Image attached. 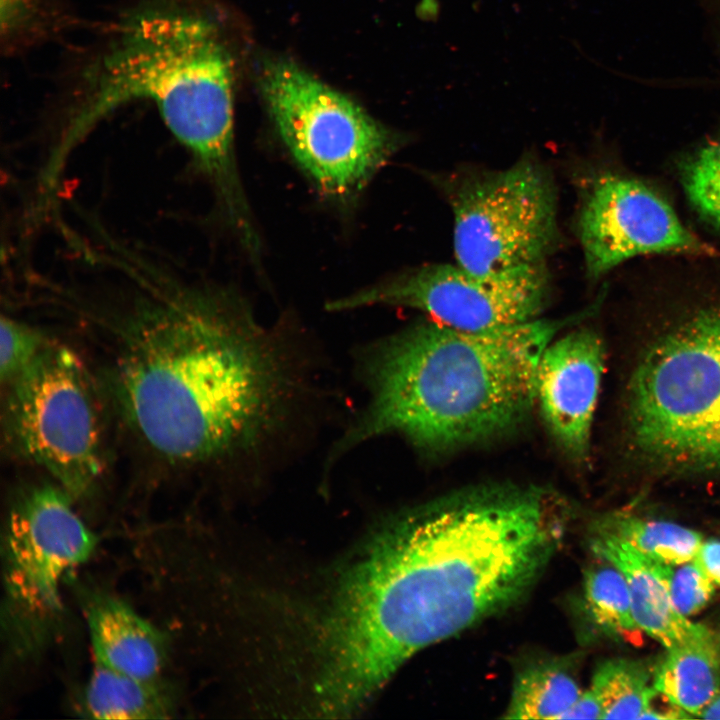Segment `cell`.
<instances>
[{
	"mask_svg": "<svg viewBox=\"0 0 720 720\" xmlns=\"http://www.w3.org/2000/svg\"><path fill=\"white\" fill-rule=\"evenodd\" d=\"M567 502L492 483L395 512L340 567L319 625L337 670L380 691L422 649L520 600L559 547Z\"/></svg>",
	"mask_w": 720,
	"mask_h": 720,
	"instance_id": "obj_1",
	"label": "cell"
},
{
	"mask_svg": "<svg viewBox=\"0 0 720 720\" xmlns=\"http://www.w3.org/2000/svg\"><path fill=\"white\" fill-rule=\"evenodd\" d=\"M151 288L120 325L112 384L128 421L169 459H258L304 396L296 354L231 291Z\"/></svg>",
	"mask_w": 720,
	"mask_h": 720,
	"instance_id": "obj_2",
	"label": "cell"
},
{
	"mask_svg": "<svg viewBox=\"0 0 720 720\" xmlns=\"http://www.w3.org/2000/svg\"><path fill=\"white\" fill-rule=\"evenodd\" d=\"M580 318L485 332L428 318L369 345L360 358L368 403L331 457L387 435L439 454L512 432L536 404L543 351Z\"/></svg>",
	"mask_w": 720,
	"mask_h": 720,
	"instance_id": "obj_3",
	"label": "cell"
},
{
	"mask_svg": "<svg viewBox=\"0 0 720 720\" xmlns=\"http://www.w3.org/2000/svg\"><path fill=\"white\" fill-rule=\"evenodd\" d=\"M235 61L219 23L185 0L145 2L121 17L81 75L47 161L60 172L75 146L108 115L150 101L212 184L232 224L251 218L234 152Z\"/></svg>",
	"mask_w": 720,
	"mask_h": 720,
	"instance_id": "obj_4",
	"label": "cell"
},
{
	"mask_svg": "<svg viewBox=\"0 0 720 720\" xmlns=\"http://www.w3.org/2000/svg\"><path fill=\"white\" fill-rule=\"evenodd\" d=\"M659 320L625 383L628 448L652 472L720 475V294Z\"/></svg>",
	"mask_w": 720,
	"mask_h": 720,
	"instance_id": "obj_5",
	"label": "cell"
},
{
	"mask_svg": "<svg viewBox=\"0 0 720 720\" xmlns=\"http://www.w3.org/2000/svg\"><path fill=\"white\" fill-rule=\"evenodd\" d=\"M258 84L284 145L330 197L359 192L402 144L398 133L291 60L265 61Z\"/></svg>",
	"mask_w": 720,
	"mask_h": 720,
	"instance_id": "obj_6",
	"label": "cell"
},
{
	"mask_svg": "<svg viewBox=\"0 0 720 720\" xmlns=\"http://www.w3.org/2000/svg\"><path fill=\"white\" fill-rule=\"evenodd\" d=\"M8 384L3 425L8 446L44 468L72 498L94 486L103 469L97 395L68 348L48 343Z\"/></svg>",
	"mask_w": 720,
	"mask_h": 720,
	"instance_id": "obj_7",
	"label": "cell"
},
{
	"mask_svg": "<svg viewBox=\"0 0 720 720\" xmlns=\"http://www.w3.org/2000/svg\"><path fill=\"white\" fill-rule=\"evenodd\" d=\"M453 214L456 264L486 274L546 263L560 240L558 195L548 168L531 157L444 182Z\"/></svg>",
	"mask_w": 720,
	"mask_h": 720,
	"instance_id": "obj_8",
	"label": "cell"
},
{
	"mask_svg": "<svg viewBox=\"0 0 720 720\" xmlns=\"http://www.w3.org/2000/svg\"><path fill=\"white\" fill-rule=\"evenodd\" d=\"M96 537L60 486H40L10 511L4 543L5 610L17 645L31 648L61 609L64 576L86 562Z\"/></svg>",
	"mask_w": 720,
	"mask_h": 720,
	"instance_id": "obj_9",
	"label": "cell"
},
{
	"mask_svg": "<svg viewBox=\"0 0 720 720\" xmlns=\"http://www.w3.org/2000/svg\"><path fill=\"white\" fill-rule=\"evenodd\" d=\"M546 263L477 274L458 264L408 269L327 303L329 311L399 306L425 313L445 326L485 332L540 318L551 296Z\"/></svg>",
	"mask_w": 720,
	"mask_h": 720,
	"instance_id": "obj_10",
	"label": "cell"
},
{
	"mask_svg": "<svg viewBox=\"0 0 720 720\" xmlns=\"http://www.w3.org/2000/svg\"><path fill=\"white\" fill-rule=\"evenodd\" d=\"M577 233L586 276L593 281L639 256L712 252L652 187L613 172L600 174L586 187Z\"/></svg>",
	"mask_w": 720,
	"mask_h": 720,
	"instance_id": "obj_11",
	"label": "cell"
},
{
	"mask_svg": "<svg viewBox=\"0 0 720 720\" xmlns=\"http://www.w3.org/2000/svg\"><path fill=\"white\" fill-rule=\"evenodd\" d=\"M604 363L602 339L589 327L552 340L539 361L536 403L554 442L576 464L590 457Z\"/></svg>",
	"mask_w": 720,
	"mask_h": 720,
	"instance_id": "obj_12",
	"label": "cell"
},
{
	"mask_svg": "<svg viewBox=\"0 0 720 720\" xmlns=\"http://www.w3.org/2000/svg\"><path fill=\"white\" fill-rule=\"evenodd\" d=\"M591 548L624 575L637 625L667 650L691 643L716 642L713 632L689 621L674 607L666 584L668 564L649 558L618 536L598 528Z\"/></svg>",
	"mask_w": 720,
	"mask_h": 720,
	"instance_id": "obj_13",
	"label": "cell"
},
{
	"mask_svg": "<svg viewBox=\"0 0 720 720\" xmlns=\"http://www.w3.org/2000/svg\"><path fill=\"white\" fill-rule=\"evenodd\" d=\"M96 663L145 680H157L165 665L163 635L123 601L100 596L86 612Z\"/></svg>",
	"mask_w": 720,
	"mask_h": 720,
	"instance_id": "obj_14",
	"label": "cell"
},
{
	"mask_svg": "<svg viewBox=\"0 0 720 720\" xmlns=\"http://www.w3.org/2000/svg\"><path fill=\"white\" fill-rule=\"evenodd\" d=\"M654 689L693 717L720 693L717 642L691 643L667 650L654 672Z\"/></svg>",
	"mask_w": 720,
	"mask_h": 720,
	"instance_id": "obj_15",
	"label": "cell"
},
{
	"mask_svg": "<svg viewBox=\"0 0 720 720\" xmlns=\"http://www.w3.org/2000/svg\"><path fill=\"white\" fill-rule=\"evenodd\" d=\"M83 711L88 717L110 720L162 719L172 703L159 679L145 680L96 663L85 687Z\"/></svg>",
	"mask_w": 720,
	"mask_h": 720,
	"instance_id": "obj_16",
	"label": "cell"
},
{
	"mask_svg": "<svg viewBox=\"0 0 720 720\" xmlns=\"http://www.w3.org/2000/svg\"><path fill=\"white\" fill-rule=\"evenodd\" d=\"M582 691L577 680L560 663L527 667L516 678L506 719H561Z\"/></svg>",
	"mask_w": 720,
	"mask_h": 720,
	"instance_id": "obj_17",
	"label": "cell"
},
{
	"mask_svg": "<svg viewBox=\"0 0 720 720\" xmlns=\"http://www.w3.org/2000/svg\"><path fill=\"white\" fill-rule=\"evenodd\" d=\"M596 528L618 536L653 560L674 566L693 560L702 544L701 535L692 529L622 513L607 515Z\"/></svg>",
	"mask_w": 720,
	"mask_h": 720,
	"instance_id": "obj_18",
	"label": "cell"
},
{
	"mask_svg": "<svg viewBox=\"0 0 720 720\" xmlns=\"http://www.w3.org/2000/svg\"><path fill=\"white\" fill-rule=\"evenodd\" d=\"M639 661L610 659L598 666L591 683L603 709L602 719H640L657 691Z\"/></svg>",
	"mask_w": 720,
	"mask_h": 720,
	"instance_id": "obj_19",
	"label": "cell"
},
{
	"mask_svg": "<svg viewBox=\"0 0 720 720\" xmlns=\"http://www.w3.org/2000/svg\"><path fill=\"white\" fill-rule=\"evenodd\" d=\"M584 596L592 619L604 630L626 639H633L642 631L632 613L627 581L613 565L586 571Z\"/></svg>",
	"mask_w": 720,
	"mask_h": 720,
	"instance_id": "obj_20",
	"label": "cell"
},
{
	"mask_svg": "<svg viewBox=\"0 0 720 720\" xmlns=\"http://www.w3.org/2000/svg\"><path fill=\"white\" fill-rule=\"evenodd\" d=\"M681 183L700 219L720 234V134L686 159Z\"/></svg>",
	"mask_w": 720,
	"mask_h": 720,
	"instance_id": "obj_21",
	"label": "cell"
},
{
	"mask_svg": "<svg viewBox=\"0 0 720 720\" xmlns=\"http://www.w3.org/2000/svg\"><path fill=\"white\" fill-rule=\"evenodd\" d=\"M48 340L31 326L12 319L1 318L0 376L9 383L23 372L47 346Z\"/></svg>",
	"mask_w": 720,
	"mask_h": 720,
	"instance_id": "obj_22",
	"label": "cell"
},
{
	"mask_svg": "<svg viewBox=\"0 0 720 720\" xmlns=\"http://www.w3.org/2000/svg\"><path fill=\"white\" fill-rule=\"evenodd\" d=\"M49 5L50 0H0L2 43L12 50L43 33Z\"/></svg>",
	"mask_w": 720,
	"mask_h": 720,
	"instance_id": "obj_23",
	"label": "cell"
},
{
	"mask_svg": "<svg viewBox=\"0 0 720 720\" xmlns=\"http://www.w3.org/2000/svg\"><path fill=\"white\" fill-rule=\"evenodd\" d=\"M673 566L667 565L666 584L674 607L684 616L700 612L714 593L713 581L693 562Z\"/></svg>",
	"mask_w": 720,
	"mask_h": 720,
	"instance_id": "obj_24",
	"label": "cell"
},
{
	"mask_svg": "<svg viewBox=\"0 0 720 720\" xmlns=\"http://www.w3.org/2000/svg\"><path fill=\"white\" fill-rule=\"evenodd\" d=\"M693 563L713 583L720 585V541L708 540L702 543L693 558Z\"/></svg>",
	"mask_w": 720,
	"mask_h": 720,
	"instance_id": "obj_25",
	"label": "cell"
},
{
	"mask_svg": "<svg viewBox=\"0 0 720 720\" xmlns=\"http://www.w3.org/2000/svg\"><path fill=\"white\" fill-rule=\"evenodd\" d=\"M602 705L594 693L589 688L582 692L568 711L561 717L563 719H602Z\"/></svg>",
	"mask_w": 720,
	"mask_h": 720,
	"instance_id": "obj_26",
	"label": "cell"
},
{
	"mask_svg": "<svg viewBox=\"0 0 720 720\" xmlns=\"http://www.w3.org/2000/svg\"><path fill=\"white\" fill-rule=\"evenodd\" d=\"M691 717H693L691 714L668 700L664 707L651 703L640 719H685Z\"/></svg>",
	"mask_w": 720,
	"mask_h": 720,
	"instance_id": "obj_27",
	"label": "cell"
},
{
	"mask_svg": "<svg viewBox=\"0 0 720 720\" xmlns=\"http://www.w3.org/2000/svg\"><path fill=\"white\" fill-rule=\"evenodd\" d=\"M417 7L418 14L424 19H432L438 15L439 6L437 0H419Z\"/></svg>",
	"mask_w": 720,
	"mask_h": 720,
	"instance_id": "obj_28",
	"label": "cell"
},
{
	"mask_svg": "<svg viewBox=\"0 0 720 720\" xmlns=\"http://www.w3.org/2000/svg\"><path fill=\"white\" fill-rule=\"evenodd\" d=\"M699 717L705 719H720V693L702 711Z\"/></svg>",
	"mask_w": 720,
	"mask_h": 720,
	"instance_id": "obj_29",
	"label": "cell"
},
{
	"mask_svg": "<svg viewBox=\"0 0 720 720\" xmlns=\"http://www.w3.org/2000/svg\"><path fill=\"white\" fill-rule=\"evenodd\" d=\"M715 636H716L717 645H718V647H719V649H720V632L717 633V634H715Z\"/></svg>",
	"mask_w": 720,
	"mask_h": 720,
	"instance_id": "obj_30",
	"label": "cell"
}]
</instances>
